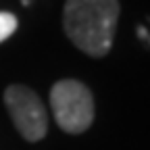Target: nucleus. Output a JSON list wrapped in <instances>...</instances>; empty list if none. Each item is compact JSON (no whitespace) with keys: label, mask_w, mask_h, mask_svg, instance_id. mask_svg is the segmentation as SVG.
<instances>
[{"label":"nucleus","mask_w":150,"mask_h":150,"mask_svg":"<svg viewBox=\"0 0 150 150\" xmlns=\"http://www.w3.org/2000/svg\"><path fill=\"white\" fill-rule=\"evenodd\" d=\"M119 19V0H67L63 27L69 40L90 56H104Z\"/></svg>","instance_id":"1"},{"label":"nucleus","mask_w":150,"mask_h":150,"mask_svg":"<svg viewBox=\"0 0 150 150\" xmlns=\"http://www.w3.org/2000/svg\"><path fill=\"white\" fill-rule=\"evenodd\" d=\"M50 106L59 127L67 134H83L94 121V98L81 81H56L50 90Z\"/></svg>","instance_id":"2"},{"label":"nucleus","mask_w":150,"mask_h":150,"mask_svg":"<svg viewBox=\"0 0 150 150\" xmlns=\"http://www.w3.org/2000/svg\"><path fill=\"white\" fill-rule=\"evenodd\" d=\"M4 104L17 131L29 142H38L48 131V115L38 94L25 86H8L4 90Z\"/></svg>","instance_id":"3"},{"label":"nucleus","mask_w":150,"mask_h":150,"mask_svg":"<svg viewBox=\"0 0 150 150\" xmlns=\"http://www.w3.org/2000/svg\"><path fill=\"white\" fill-rule=\"evenodd\" d=\"M17 29V17L11 13H0V42L11 38Z\"/></svg>","instance_id":"4"},{"label":"nucleus","mask_w":150,"mask_h":150,"mask_svg":"<svg viewBox=\"0 0 150 150\" xmlns=\"http://www.w3.org/2000/svg\"><path fill=\"white\" fill-rule=\"evenodd\" d=\"M138 35H140V38H148V31H146L144 27H138Z\"/></svg>","instance_id":"5"}]
</instances>
